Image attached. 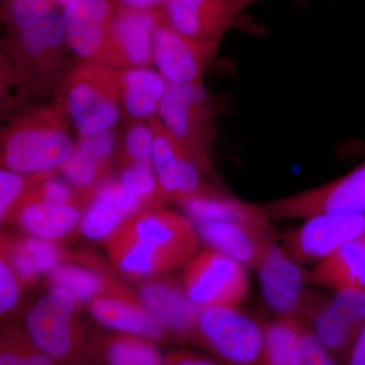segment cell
Instances as JSON below:
<instances>
[{"label": "cell", "mask_w": 365, "mask_h": 365, "mask_svg": "<svg viewBox=\"0 0 365 365\" xmlns=\"http://www.w3.org/2000/svg\"><path fill=\"white\" fill-rule=\"evenodd\" d=\"M193 341L222 365H261L264 324L237 307L201 309Z\"/></svg>", "instance_id": "7"}, {"label": "cell", "mask_w": 365, "mask_h": 365, "mask_svg": "<svg viewBox=\"0 0 365 365\" xmlns=\"http://www.w3.org/2000/svg\"><path fill=\"white\" fill-rule=\"evenodd\" d=\"M220 43L200 42L178 32L160 18L153 36V66L169 83H203Z\"/></svg>", "instance_id": "13"}, {"label": "cell", "mask_w": 365, "mask_h": 365, "mask_svg": "<svg viewBox=\"0 0 365 365\" xmlns=\"http://www.w3.org/2000/svg\"><path fill=\"white\" fill-rule=\"evenodd\" d=\"M148 122L153 133V168L165 200L193 193L202 182L204 165L182 148L158 117Z\"/></svg>", "instance_id": "16"}, {"label": "cell", "mask_w": 365, "mask_h": 365, "mask_svg": "<svg viewBox=\"0 0 365 365\" xmlns=\"http://www.w3.org/2000/svg\"><path fill=\"white\" fill-rule=\"evenodd\" d=\"M255 270L264 300L274 313L309 324L322 297L307 292L306 273L282 245L270 240L262 249Z\"/></svg>", "instance_id": "8"}, {"label": "cell", "mask_w": 365, "mask_h": 365, "mask_svg": "<svg viewBox=\"0 0 365 365\" xmlns=\"http://www.w3.org/2000/svg\"><path fill=\"white\" fill-rule=\"evenodd\" d=\"M148 209L138 197L129 193L119 180H108L98 187L86 206L79 230L93 241L104 242L132 216Z\"/></svg>", "instance_id": "20"}, {"label": "cell", "mask_w": 365, "mask_h": 365, "mask_svg": "<svg viewBox=\"0 0 365 365\" xmlns=\"http://www.w3.org/2000/svg\"><path fill=\"white\" fill-rule=\"evenodd\" d=\"M188 216L160 207L132 216L103 242L112 265L132 278H148L186 266L199 250Z\"/></svg>", "instance_id": "2"}, {"label": "cell", "mask_w": 365, "mask_h": 365, "mask_svg": "<svg viewBox=\"0 0 365 365\" xmlns=\"http://www.w3.org/2000/svg\"><path fill=\"white\" fill-rule=\"evenodd\" d=\"M51 1L55 4V6L62 11V9H64V6H66L68 2H71V0H51Z\"/></svg>", "instance_id": "41"}, {"label": "cell", "mask_w": 365, "mask_h": 365, "mask_svg": "<svg viewBox=\"0 0 365 365\" xmlns=\"http://www.w3.org/2000/svg\"><path fill=\"white\" fill-rule=\"evenodd\" d=\"M116 11L112 0H71L62 9L67 45L79 62L102 66Z\"/></svg>", "instance_id": "14"}, {"label": "cell", "mask_w": 365, "mask_h": 365, "mask_svg": "<svg viewBox=\"0 0 365 365\" xmlns=\"http://www.w3.org/2000/svg\"><path fill=\"white\" fill-rule=\"evenodd\" d=\"M0 256L9 261L25 287L34 284L41 276L72 260L68 250L56 241L34 235L2 234Z\"/></svg>", "instance_id": "22"}, {"label": "cell", "mask_w": 365, "mask_h": 365, "mask_svg": "<svg viewBox=\"0 0 365 365\" xmlns=\"http://www.w3.org/2000/svg\"><path fill=\"white\" fill-rule=\"evenodd\" d=\"M78 304L63 288H51L32 307L25 329L34 344L61 365H97Z\"/></svg>", "instance_id": "4"}, {"label": "cell", "mask_w": 365, "mask_h": 365, "mask_svg": "<svg viewBox=\"0 0 365 365\" xmlns=\"http://www.w3.org/2000/svg\"><path fill=\"white\" fill-rule=\"evenodd\" d=\"M344 365H365V326L353 343Z\"/></svg>", "instance_id": "39"}, {"label": "cell", "mask_w": 365, "mask_h": 365, "mask_svg": "<svg viewBox=\"0 0 365 365\" xmlns=\"http://www.w3.org/2000/svg\"><path fill=\"white\" fill-rule=\"evenodd\" d=\"M108 71L124 113L143 121L158 116L169 85L160 72L150 66Z\"/></svg>", "instance_id": "25"}, {"label": "cell", "mask_w": 365, "mask_h": 365, "mask_svg": "<svg viewBox=\"0 0 365 365\" xmlns=\"http://www.w3.org/2000/svg\"><path fill=\"white\" fill-rule=\"evenodd\" d=\"M261 207L269 220L365 213V162L335 181L261 204Z\"/></svg>", "instance_id": "10"}, {"label": "cell", "mask_w": 365, "mask_h": 365, "mask_svg": "<svg viewBox=\"0 0 365 365\" xmlns=\"http://www.w3.org/2000/svg\"><path fill=\"white\" fill-rule=\"evenodd\" d=\"M182 287L201 309L237 307L248 294L249 276L241 262L209 247L185 266Z\"/></svg>", "instance_id": "9"}, {"label": "cell", "mask_w": 365, "mask_h": 365, "mask_svg": "<svg viewBox=\"0 0 365 365\" xmlns=\"http://www.w3.org/2000/svg\"><path fill=\"white\" fill-rule=\"evenodd\" d=\"M239 14L235 0H170L163 9L175 30L206 43H220Z\"/></svg>", "instance_id": "17"}, {"label": "cell", "mask_w": 365, "mask_h": 365, "mask_svg": "<svg viewBox=\"0 0 365 365\" xmlns=\"http://www.w3.org/2000/svg\"><path fill=\"white\" fill-rule=\"evenodd\" d=\"M0 365H61L41 351L18 326H2L0 334Z\"/></svg>", "instance_id": "31"}, {"label": "cell", "mask_w": 365, "mask_h": 365, "mask_svg": "<svg viewBox=\"0 0 365 365\" xmlns=\"http://www.w3.org/2000/svg\"><path fill=\"white\" fill-rule=\"evenodd\" d=\"M165 365H222L212 360L200 356L189 350H177L168 353L165 357Z\"/></svg>", "instance_id": "37"}, {"label": "cell", "mask_w": 365, "mask_h": 365, "mask_svg": "<svg viewBox=\"0 0 365 365\" xmlns=\"http://www.w3.org/2000/svg\"><path fill=\"white\" fill-rule=\"evenodd\" d=\"M23 287L25 285L11 264L4 256H0V314L2 319L18 306Z\"/></svg>", "instance_id": "35"}, {"label": "cell", "mask_w": 365, "mask_h": 365, "mask_svg": "<svg viewBox=\"0 0 365 365\" xmlns=\"http://www.w3.org/2000/svg\"><path fill=\"white\" fill-rule=\"evenodd\" d=\"M88 309L96 321L112 331L143 336L155 343L172 339L167 329L145 309L133 290L98 297L91 300Z\"/></svg>", "instance_id": "21"}, {"label": "cell", "mask_w": 365, "mask_h": 365, "mask_svg": "<svg viewBox=\"0 0 365 365\" xmlns=\"http://www.w3.org/2000/svg\"><path fill=\"white\" fill-rule=\"evenodd\" d=\"M120 9H141V11H160L170 0H112Z\"/></svg>", "instance_id": "38"}, {"label": "cell", "mask_w": 365, "mask_h": 365, "mask_svg": "<svg viewBox=\"0 0 365 365\" xmlns=\"http://www.w3.org/2000/svg\"><path fill=\"white\" fill-rule=\"evenodd\" d=\"M136 294L172 339L194 340L201 307L192 302L182 284L172 280H148Z\"/></svg>", "instance_id": "19"}, {"label": "cell", "mask_w": 365, "mask_h": 365, "mask_svg": "<svg viewBox=\"0 0 365 365\" xmlns=\"http://www.w3.org/2000/svg\"><path fill=\"white\" fill-rule=\"evenodd\" d=\"M304 323L292 317H278L264 324L261 365H304Z\"/></svg>", "instance_id": "30"}, {"label": "cell", "mask_w": 365, "mask_h": 365, "mask_svg": "<svg viewBox=\"0 0 365 365\" xmlns=\"http://www.w3.org/2000/svg\"><path fill=\"white\" fill-rule=\"evenodd\" d=\"M155 341L117 332L95 333L90 337L91 356L97 365H165Z\"/></svg>", "instance_id": "28"}, {"label": "cell", "mask_w": 365, "mask_h": 365, "mask_svg": "<svg viewBox=\"0 0 365 365\" xmlns=\"http://www.w3.org/2000/svg\"><path fill=\"white\" fill-rule=\"evenodd\" d=\"M157 117L182 148L208 170L215 110L203 83H169Z\"/></svg>", "instance_id": "6"}, {"label": "cell", "mask_w": 365, "mask_h": 365, "mask_svg": "<svg viewBox=\"0 0 365 365\" xmlns=\"http://www.w3.org/2000/svg\"><path fill=\"white\" fill-rule=\"evenodd\" d=\"M56 103L81 137L112 131L124 113L108 68L83 62L60 86Z\"/></svg>", "instance_id": "5"}, {"label": "cell", "mask_w": 365, "mask_h": 365, "mask_svg": "<svg viewBox=\"0 0 365 365\" xmlns=\"http://www.w3.org/2000/svg\"><path fill=\"white\" fill-rule=\"evenodd\" d=\"M365 235V213L319 215L281 237L283 248L299 264H318L346 242Z\"/></svg>", "instance_id": "12"}, {"label": "cell", "mask_w": 365, "mask_h": 365, "mask_svg": "<svg viewBox=\"0 0 365 365\" xmlns=\"http://www.w3.org/2000/svg\"><path fill=\"white\" fill-rule=\"evenodd\" d=\"M200 239L209 247L254 269L266 244L275 239L271 225L239 222H195Z\"/></svg>", "instance_id": "24"}, {"label": "cell", "mask_w": 365, "mask_h": 365, "mask_svg": "<svg viewBox=\"0 0 365 365\" xmlns=\"http://www.w3.org/2000/svg\"><path fill=\"white\" fill-rule=\"evenodd\" d=\"M117 148L113 131L91 137L79 136L71 157L59 172L76 188L95 191L110 180Z\"/></svg>", "instance_id": "23"}, {"label": "cell", "mask_w": 365, "mask_h": 365, "mask_svg": "<svg viewBox=\"0 0 365 365\" xmlns=\"http://www.w3.org/2000/svg\"><path fill=\"white\" fill-rule=\"evenodd\" d=\"M309 325L327 351L344 364L365 326V289L336 290L330 299L322 297Z\"/></svg>", "instance_id": "11"}, {"label": "cell", "mask_w": 365, "mask_h": 365, "mask_svg": "<svg viewBox=\"0 0 365 365\" xmlns=\"http://www.w3.org/2000/svg\"><path fill=\"white\" fill-rule=\"evenodd\" d=\"M88 203L58 202L41 195L34 187L16 204L7 222L16 223L34 237L57 241L78 228Z\"/></svg>", "instance_id": "18"}, {"label": "cell", "mask_w": 365, "mask_h": 365, "mask_svg": "<svg viewBox=\"0 0 365 365\" xmlns=\"http://www.w3.org/2000/svg\"><path fill=\"white\" fill-rule=\"evenodd\" d=\"M71 127L56 102L16 115L1 130V169L21 174H56L74 150Z\"/></svg>", "instance_id": "3"}, {"label": "cell", "mask_w": 365, "mask_h": 365, "mask_svg": "<svg viewBox=\"0 0 365 365\" xmlns=\"http://www.w3.org/2000/svg\"><path fill=\"white\" fill-rule=\"evenodd\" d=\"M178 203L181 204L187 216L194 223L239 222L270 225V220L264 213L261 205L228 198L213 191L182 199Z\"/></svg>", "instance_id": "29"}, {"label": "cell", "mask_w": 365, "mask_h": 365, "mask_svg": "<svg viewBox=\"0 0 365 365\" xmlns=\"http://www.w3.org/2000/svg\"><path fill=\"white\" fill-rule=\"evenodd\" d=\"M1 18L7 31L1 57L26 93L58 91L74 66L61 9L51 0H4Z\"/></svg>", "instance_id": "1"}, {"label": "cell", "mask_w": 365, "mask_h": 365, "mask_svg": "<svg viewBox=\"0 0 365 365\" xmlns=\"http://www.w3.org/2000/svg\"><path fill=\"white\" fill-rule=\"evenodd\" d=\"M153 133L148 121L132 120L124 132L120 143L121 167L128 165H145L153 167Z\"/></svg>", "instance_id": "32"}, {"label": "cell", "mask_w": 365, "mask_h": 365, "mask_svg": "<svg viewBox=\"0 0 365 365\" xmlns=\"http://www.w3.org/2000/svg\"><path fill=\"white\" fill-rule=\"evenodd\" d=\"M302 347L304 365H339V361L321 345L307 323L302 330Z\"/></svg>", "instance_id": "36"}, {"label": "cell", "mask_w": 365, "mask_h": 365, "mask_svg": "<svg viewBox=\"0 0 365 365\" xmlns=\"http://www.w3.org/2000/svg\"><path fill=\"white\" fill-rule=\"evenodd\" d=\"M56 174H21L0 170V222H7L16 204L41 182Z\"/></svg>", "instance_id": "34"}, {"label": "cell", "mask_w": 365, "mask_h": 365, "mask_svg": "<svg viewBox=\"0 0 365 365\" xmlns=\"http://www.w3.org/2000/svg\"><path fill=\"white\" fill-rule=\"evenodd\" d=\"M118 180L129 193L143 200L148 208L160 207L165 200L151 165H124Z\"/></svg>", "instance_id": "33"}, {"label": "cell", "mask_w": 365, "mask_h": 365, "mask_svg": "<svg viewBox=\"0 0 365 365\" xmlns=\"http://www.w3.org/2000/svg\"><path fill=\"white\" fill-rule=\"evenodd\" d=\"M160 11L117 7L109 46L102 66L109 69L153 66V36L163 16Z\"/></svg>", "instance_id": "15"}, {"label": "cell", "mask_w": 365, "mask_h": 365, "mask_svg": "<svg viewBox=\"0 0 365 365\" xmlns=\"http://www.w3.org/2000/svg\"><path fill=\"white\" fill-rule=\"evenodd\" d=\"M257 1H259V0H235V4H237V9L241 13L242 9H246V7L251 6V4Z\"/></svg>", "instance_id": "40"}, {"label": "cell", "mask_w": 365, "mask_h": 365, "mask_svg": "<svg viewBox=\"0 0 365 365\" xmlns=\"http://www.w3.org/2000/svg\"><path fill=\"white\" fill-rule=\"evenodd\" d=\"M307 285L365 289V235L346 242L306 273Z\"/></svg>", "instance_id": "27"}, {"label": "cell", "mask_w": 365, "mask_h": 365, "mask_svg": "<svg viewBox=\"0 0 365 365\" xmlns=\"http://www.w3.org/2000/svg\"><path fill=\"white\" fill-rule=\"evenodd\" d=\"M83 263L73 261L62 264L47 275L48 287L66 289L76 304H90L100 297L114 295L129 288L122 284L101 264L93 263V257H81Z\"/></svg>", "instance_id": "26"}]
</instances>
